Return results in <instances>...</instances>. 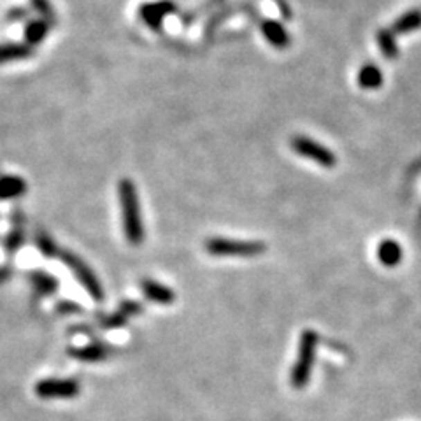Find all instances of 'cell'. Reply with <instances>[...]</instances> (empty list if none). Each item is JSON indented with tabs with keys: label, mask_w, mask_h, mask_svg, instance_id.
<instances>
[{
	"label": "cell",
	"mask_w": 421,
	"mask_h": 421,
	"mask_svg": "<svg viewBox=\"0 0 421 421\" xmlns=\"http://www.w3.org/2000/svg\"><path fill=\"white\" fill-rule=\"evenodd\" d=\"M118 195H120L121 222L127 241L132 246H139L144 241V225L141 215V204L137 197V190L130 179H121L118 184Z\"/></svg>",
	"instance_id": "obj_1"
},
{
	"label": "cell",
	"mask_w": 421,
	"mask_h": 421,
	"mask_svg": "<svg viewBox=\"0 0 421 421\" xmlns=\"http://www.w3.org/2000/svg\"><path fill=\"white\" fill-rule=\"evenodd\" d=\"M316 346H318V335L312 330H305L301 339V348H298V358L292 368L289 383L294 388H304L309 383V377L314 365Z\"/></svg>",
	"instance_id": "obj_2"
},
{
	"label": "cell",
	"mask_w": 421,
	"mask_h": 421,
	"mask_svg": "<svg viewBox=\"0 0 421 421\" xmlns=\"http://www.w3.org/2000/svg\"><path fill=\"white\" fill-rule=\"evenodd\" d=\"M206 249L215 256H258L265 253L267 246L260 241H232L223 237H213L206 242Z\"/></svg>",
	"instance_id": "obj_3"
},
{
	"label": "cell",
	"mask_w": 421,
	"mask_h": 421,
	"mask_svg": "<svg viewBox=\"0 0 421 421\" xmlns=\"http://www.w3.org/2000/svg\"><path fill=\"white\" fill-rule=\"evenodd\" d=\"M289 146H292V150H294L295 153L301 154V156L309 158V160H312V162H316V163H320V165H323V167H334L335 163H337V158H335V154L332 153L328 147L321 146V144H318L316 141L309 139V137H304V136L292 137V141H289Z\"/></svg>",
	"instance_id": "obj_4"
},
{
	"label": "cell",
	"mask_w": 421,
	"mask_h": 421,
	"mask_svg": "<svg viewBox=\"0 0 421 421\" xmlns=\"http://www.w3.org/2000/svg\"><path fill=\"white\" fill-rule=\"evenodd\" d=\"M62 258H64V262L67 263L72 271H74L75 278H78L79 281H81V285L87 288L88 294L93 297V301H97V302L104 301V289H102L100 281L95 278V274L90 271V267H88L87 263H84L83 260H79L78 256L72 255V253H69V251L62 253Z\"/></svg>",
	"instance_id": "obj_5"
},
{
	"label": "cell",
	"mask_w": 421,
	"mask_h": 421,
	"mask_svg": "<svg viewBox=\"0 0 421 421\" xmlns=\"http://www.w3.org/2000/svg\"><path fill=\"white\" fill-rule=\"evenodd\" d=\"M41 399H74L79 395V383L74 379H46L35 386Z\"/></svg>",
	"instance_id": "obj_6"
},
{
	"label": "cell",
	"mask_w": 421,
	"mask_h": 421,
	"mask_svg": "<svg viewBox=\"0 0 421 421\" xmlns=\"http://www.w3.org/2000/svg\"><path fill=\"white\" fill-rule=\"evenodd\" d=\"M174 11H176V6L170 0H160V2H150V4L141 6L139 16L150 28L160 30L163 18Z\"/></svg>",
	"instance_id": "obj_7"
},
{
	"label": "cell",
	"mask_w": 421,
	"mask_h": 421,
	"mask_svg": "<svg viewBox=\"0 0 421 421\" xmlns=\"http://www.w3.org/2000/svg\"><path fill=\"white\" fill-rule=\"evenodd\" d=\"M35 48L23 42H4L0 44V65L11 64V62H21L28 60L34 57Z\"/></svg>",
	"instance_id": "obj_8"
},
{
	"label": "cell",
	"mask_w": 421,
	"mask_h": 421,
	"mask_svg": "<svg viewBox=\"0 0 421 421\" xmlns=\"http://www.w3.org/2000/svg\"><path fill=\"white\" fill-rule=\"evenodd\" d=\"M262 34L263 37L267 39L274 48L285 49L289 46V34L286 32L285 26L278 21H272V19H267V21L262 23Z\"/></svg>",
	"instance_id": "obj_9"
},
{
	"label": "cell",
	"mask_w": 421,
	"mask_h": 421,
	"mask_svg": "<svg viewBox=\"0 0 421 421\" xmlns=\"http://www.w3.org/2000/svg\"><path fill=\"white\" fill-rule=\"evenodd\" d=\"M49 28H51V25L49 23H46L44 19H28L25 25V30H23V37H25V42L28 46H32V48H35V46L41 44L42 41H44L46 37H48L49 34Z\"/></svg>",
	"instance_id": "obj_10"
},
{
	"label": "cell",
	"mask_w": 421,
	"mask_h": 421,
	"mask_svg": "<svg viewBox=\"0 0 421 421\" xmlns=\"http://www.w3.org/2000/svg\"><path fill=\"white\" fill-rule=\"evenodd\" d=\"M141 288H143L144 295H146L150 301L158 302V304H170V302H174V292L170 288H167V286L160 285V283L156 281H151V279H144L143 283H141Z\"/></svg>",
	"instance_id": "obj_11"
},
{
	"label": "cell",
	"mask_w": 421,
	"mask_h": 421,
	"mask_svg": "<svg viewBox=\"0 0 421 421\" xmlns=\"http://www.w3.org/2000/svg\"><path fill=\"white\" fill-rule=\"evenodd\" d=\"M418 28H421V9H411V11L404 12L391 25V32L395 35L411 34V32L418 30Z\"/></svg>",
	"instance_id": "obj_12"
},
{
	"label": "cell",
	"mask_w": 421,
	"mask_h": 421,
	"mask_svg": "<svg viewBox=\"0 0 421 421\" xmlns=\"http://www.w3.org/2000/svg\"><path fill=\"white\" fill-rule=\"evenodd\" d=\"M26 192V183L18 176L0 177V200H12Z\"/></svg>",
	"instance_id": "obj_13"
},
{
	"label": "cell",
	"mask_w": 421,
	"mask_h": 421,
	"mask_svg": "<svg viewBox=\"0 0 421 421\" xmlns=\"http://www.w3.org/2000/svg\"><path fill=\"white\" fill-rule=\"evenodd\" d=\"M377 256H379V260L384 265L395 267V265L402 260V248L399 246V242L386 239V241L381 242L379 248H377Z\"/></svg>",
	"instance_id": "obj_14"
},
{
	"label": "cell",
	"mask_w": 421,
	"mask_h": 421,
	"mask_svg": "<svg viewBox=\"0 0 421 421\" xmlns=\"http://www.w3.org/2000/svg\"><path fill=\"white\" fill-rule=\"evenodd\" d=\"M358 84L365 90H376L383 84V74H381L379 69L376 65L368 64L364 65L358 72Z\"/></svg>",
	"instance_id": "obj_15"
},
{
	"label": "cell",
	"mask_w": 421,
	"mask_h": 421,
	"mask_svg": "<svg viewBox=\"0 0 421 421\" xmlns=\"http://www.w3.org/2000/svg\"><path fill=\"white\" fill-rule=\"evenodd\" d=\"M377 44L388 60H393L399 55V48H397V41H395V34L391 28H383L377 32Z\"/></svg>",
	"instance_id": "obj_16"
},
{
	"label": "cell",
	"mask_w": 421,
	"mask_h": 421,
	"mask_svg": "<svg viewBox=\"0 0 421 421\" xmlns=\"http://www.w3.org/2000/svg\"><path fill=\"white\" fill-rule=\"evenodd\" d=\"M107 355H109L107 348L98 346V344H93V346H87V348H81V350L72 351V357L79 358V360H84V361L104 360V358H107Z\"/></svg>",
	"instance_id": "obj_17"
},
{
	"label": "cell",
	"mask_w": 421,
	"mask_h": 421,
	"mask_svg": "<svg viewBox=\"0 0 421 421\" xmlns=\"http://www.w3.org/2000/svg\"><path fill=\"white\" fill-rule=\"evenodd\" d=\"M136 312H139V305H137V304H127V305H123V307H121L120 311L116 312V314L109 316V318L105 320L104 327H107V328L121 327V325L127 323L128 318H130L132 314H136Z\"/></svg>",
	"instance_id": "obj_18"
},
{
	"label": "cell",
	"mask_w": 421,
	"mask_h": 421,
	"mask_svg": "<svg viewBox=\"0 0 421 421\" xmlns=\"http://www.w3.org/2000/svg\"><path fill=\"white\" fill-rule=\"evenodd\" d=\"M30 4H32V9H34V11L41 16V19H44L46 23H49V25H55V23L58 21L57 12H55V9H53V6L49 0H30Z\"/></svg>",
	"instance_id": "obj_19"
},
{
	"label": "cell",
	"mask_w": 421,
	"mask_h": 421,
	"mask_svg": "<svg viewBox=\"0 0 421 421\" xmlns=\"http://www.w3.org/2000/svg\"><path fill=\"white\" fill-rule=\"evenodd\" d=\"M37 246L46 256L57 255V246H55V242H53L51 239L46 235V233H39V235H37Z\"/></svg>",
	"instance_id": "obj_20"
},
{
	"label": "cell",
	"mask_w": 421,
	"mask_h": 421,
	"mask_svg": "<svg viewBox=\"0 0 421 421\" xmlns=\"http://www.w3.org/2000/svg\"><path fill=\"white\" fill-rule=\"evenodd\" d=\"M34 283L39 289L44 292V294H48V292L55 289V286H57L55 279L49 278V276H46V274H34Z\"/></svg>",
	"instance_id": "obj_21"
},
{
	"label": "cell",
	"mask_w": 421,
	"mask_h": 421,
	"mask_svg": "<svg viewBox=\"0 0 421 421\" xmlns=\"http://www.w3.org/2000/svg\"><path fill=\"white\" fill-rule=\"evenodd\" d=\"M28 15H30V11L26 8H11L8 11V15H6V19L9 23H18L28 18Z\"/></svg>",
	"instance_id": "obj_22"
}]
</instances>
